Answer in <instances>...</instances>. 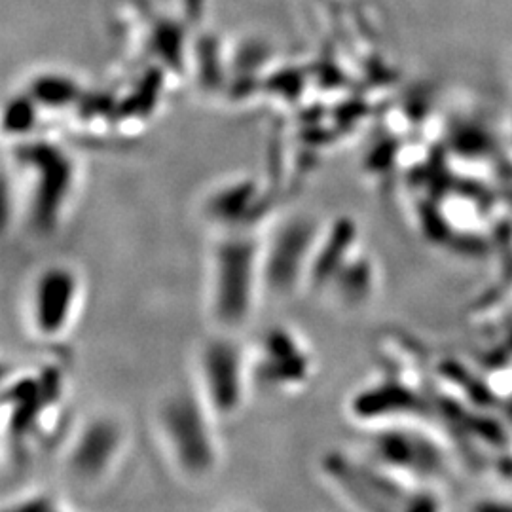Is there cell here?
Here are the masks:
<instances>
[{
	"instance_id": "obj_4",
	"label": "cell",
	"mask_w": 512,
	"mask_h": 512,
	"mask_svg": "<svg viewBox=\"0 0 512 512\" xmlns=\"http://www.w3.org/2000/svg\"><path fill=\"white\" fill-rule=\"evenodd\" d=\"M251 380L249 351L239 346L234 332L217 329L198 349L194 387L217 420L238 414Z\"/></svg>"
},
{
	"instance_id": "obj_10",
	"label": "cell",
	"mask_w": 512,
	"mask_h": 512,
	"mask_svg": "<svg viewBox=\"0 0 512 512\" xmlns=\"http://www.w3.org/2000/svg\"><path fill=\"white\" fill-rule=\"evenodd\" d=\"M27 93L37 101L40 109H69L80 99L78 84L63 74L46 73L37 76Z\"/></svg>"
},
{
	"instance_id": "obj_13",
	"label": "cell",
	"mask_w": 512,
	"mask_h": 512,
	"mask_svg": "<svg viewBox=\"0 0 512 512\" xmlns=\"http://www.w3.org/2000/svg\"><path fill=\"white\" fill-rule=\"evenodd\" d=\"M200 54L205 57L202 61V69H200L203 84H207V86H217L220 82V78H222V74H220L219 52H217L215 40H205L202 44Z\"/></svg>"
},
{
	"instance_id": "obj_5",
	"label": "cell",
	"mask_w": 512,
	"mask_h": 512,
	"mask_svg": "<svg viewBox=\"0 0 512 512\" xmlns=\"http://www.w3.org/2000/svg\"><path fill=\"white\" fill-rule=\"evenodd\" d=\"M323 228L310 215H291L275 224L270 238L260 241L264 291L291 296L308 285Z\"/></svg>"
},
{
	"instance_id": "obj_3",
	"label": "cell",
	"mask_w": 512,
	"mask_h": 512,
	"mask_svg": "<svg viewBox=\"0 0 512 512\" xmlns=\"http://www.w3.org/2000/svg\"><path fill=\"white\" fill-rule=\"evenodd\" d=\"M217 421L196 387L175 389L158 403V439L173 467L188 480H203L219 465Z\"/></svg>"
},
{
	"instance_id": "obj_12",
	"label": "cell",
	"mask_w": 512,
	"mask_h": 512,
	"mask_svg": "<svg viewBox=\"0 0 512 512\" xmlns=\"http://www.w3.org/2000/svg\"><path fill=\"white\" fill-rule=\"evenodd\" d=\"M183 31L181 25H177L171 19H165L160 25H156L154 42H150V48L154 55H158L169 69L179 71L183 65Z\"/></svg>"
},
{
	"instance_id": "obj_6",
	"label": "cell",
	"mask_w": 512,
	"mask_h": 512,
	"mask_svg": "<svg viewBox=\"0 0 512 512\" xmlns=\"http://www.w3.org/2000/svg\"><path fill=\"white\" fill-rule=\"evenodd\" d=\"M82 298L80 275L69 264H48L33 279L27 298L29 327L38 338H63L76 321Z\"/></svg>"
},
{
	"instance_id": "obj_2",
	"label": "cell",
	"mask_w": 512,
	"mask_h": 512,
	"mask_svg": "<svg viewBox=\"0 0 512 512\" xmlns=\"http://www.w3.org/2000/svg\"><path fill=\"white\" fill-rule=\"evenodd\" d=\"M264 291L260 239L251 232H228L209 255L207 306L219 330L236 332L249 323Z\"/></svg>"
},
{
	"instance_id": "obj_14",
	"label": "cell",
	"mask_w": 512,
	"mask_h": 512,
	"mask_svg": "<svg viewBox=\"0 0 512 512\" xmlns=\"http://www.w3.org/2000/svg\"><path fill=\"white\" fill-rule=\"evenodd\" d=\"M10 509H12V511L35 512L59 511V509H63V507H61V503H59V501H55V497H52V495L33 494L27 495V497H23L21 501L14 503Z\"/></svg>"
},
{
	"instance_id": "obj_1",
	"label": "cell",
	"mask_w": 512,
	"mask_h": 512,
	"mask_svg": "<svg viewBox=\"0 0 512 512\" xmlns=\"http://www.w3.org/2000/svg\"><path fill=\"white\" fill-rule=\"evenodd\" d=\"M12 169L19 192L21 215L37 234H52L63 222L73 200L78 165L57 143L19 139L12 147Z\"/></svg>"
},
{
	"instance_id": "obj_11",
	"label": "cell",
	"mask_w": 512,
	"mask_h": 512,
	"mask_svg": "<svg viewBox=\"0 0 512 512\" xmlns=\"http://www.w3.org/2000/svg\"><path fill=\"white\" fill-rule=\"evenodd\" d=\"M38 109L37 101L29 93L12 97L4 107V133L14 135L18 141L27 139L37 126Z\"/></svg>"
},
{
	"instance_id": "obj_7",
	"label": "cell",
	"mask_w": 512,
	"mask_h": 512,
	"mask_svg": "<svg viewBox=\"0 0 512 512\" xmlns=\"http://www.w3.org/2000/svg\"><path fill=\"white\" fill-rule=\"evenodd\" d=\"M122 421L99 414L84 421L65 452V469L82 486H95L109 478L126 450Z\"/></svg>"
},
{
	"instance_id": "obj_9",
	"label": "cell",
	"mask_w": 512,
	"mask_h": 512,
	"mask_svg": "<svg viewBox=\"0 0 512 512\" xmlns=\"http://www.w3.org/2000/svg\"><path fill=\"white\" fill-rule=\"evenodd\" d=\"M260 188L255 179L241 177L236 181L222 184L205 203L207 217L219 224L222 234L228 232H249V222L258 215Z\"/></svg>"
},
{
	"instance_id": "obj_8",
	"label": "cell",
	"mask_w": 512,
	"mask_h": 512,
	"mask_svg": "<svg viewBox=\"0 0 512 512\" xmlns=\"http://www.w3.org/2000/svg\"><path fill=\"white\" fill-rule=\"evenodd\" d=\"M256 346V355L249 353L253 380H260L279 393H291L310 382L313 359L302 338L293 330L272 327Z\"/></svg>"
}]
</instances>
